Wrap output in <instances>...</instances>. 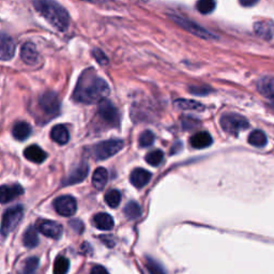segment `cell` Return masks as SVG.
Returning <instances> with one entry per match:
<instances>
[{"instance_id":"1","label":"cell","mask_w":274,"mask_h":274,"mask_svg":"<svg viewBox=\"0 0 274 274\" xmlns=\"http://www.w3.org/2000/svg\"><path fill=\"white\" fill-rule=\"evenodd\" d=\"M109 94L108 84L92 68L85 70L73 91V100L83 104H96Z\"/></svg>"},{"instance_id":"2","label":"cell","mask_w":274,"mask_h":274,"mask_svg":"<svg viewBox=\"0 0 274 274\" xmlns=\"http://www.w3.org/2000/svg\"><path fill=\"white\" fill-rule=\"evenodd\" d=\"M33 7L44 20L59 31H65L70 25V16L65 9L55 0H33Z\"/></svg>"},{"instance_id":"3","label":"cell","mask_w":274,"mask_h":274,"mask_svg":"<svg viewBox=\"0 0 274 274\" xmlns=\"http://www.w3.org/2000/svg\"><path fill=\"white\" fill-rule=\"evenodd\" d=\"M37 107L43 112L47 120L57 117L60 112V101L57 94L53 91H46L37 100Z\"/></svg>"},{"instance_id":"4","label":"cell","mask_w":274,"mask_h":274,"mask_svg":"<svg viewBox=\"0 0 274 274\" xmlns=\"http://www.w3.org/2000/svg\"><path fill=\"white\" fill-rule=\"evenodd\" d=\"M169 17H171L176 24H178L181 28H183L184 30H186L187 32H190L198 37H201V39H204V40H216L217 39L216 35H214L209 30H207L206 28L196 24L195 22L187 20V18H185V17L179 16L177 14H171L169 15Z\"/></svg>"},{"instance_id":"5","label":"cell","mask_w":274,"mask_h":274,"mask_svg":"<svg viewBox=\"0 0 274 274\" xmlns=\"http://www.w3.org/2000/svg\"><path fill=\"white\" fill-rule=\"evenodd\" d=\"M24 215V207L23 206H14L10 209H8L2 220V226H0V232L3 236H8L17 226V224L21 222L22 217Z\"/></svg>"},{"instance_id":"6","label":"cell","mask_w":274,"mask_h":274,"mask_svg":"<svg viewBox=\"0 0 274 274\" xmlns=\"http://www.w3.org/2000/svg\"><path fill=\"white\" fill-rule=\"evenodd\" d=\"M124 146L125 143L121 139L104 140L93 147V155L97 160H106L118 153Z\"/></svg>"},{"instance_id":"7","label":"cell","mask_w":274,"mask_h":274,"mask_svg":"<svg viewBox=\"0 0 274 274\" xmlns=\"http://www.w3.org/2000/svg\"><path fill=\"white\" fill-rule=\"evenodd\" d=\"M220 124L222 129L231 135L238 134L239 132L247 130L250 127L248 119L238 114L224 115L220 120Z\"/></svg>"},{"instance_id":"8","label":"cell","mask_w":274,"mask_h":274,"mask_svg":"<svg viewBox=\"0 0 274 274\" xmlns=\"http://www.w3.org/2000/svg\"><path fill=\"white\" fill-rule=\"evenodd\" d=\"M98 115L106 125L110 127H118L120 124V114L117 107L107 99L99 102Z\"/></svg>"},{"instance_id":"9","label":"cell","mask_w":274,"mask_h":274,"mask_svg":"<svg viewBox=\"0 0 274 274\" xmlns=\"http://www.w3.org/2000/svg\"><path fill=\"white\" fill-rule=\"evenodd\" d=\"M54 208L58 214L69 217L75 214L77 210V203L75 198L70 195H63L56 198L54 202Z\"/></svg>"},{"instance_id":"10","label":"cell","mask_w":274,"mask_h":274,"mask_svg":"<svg viewBox=\"0 0 274 274\" xmlns=\"http://www.w3.org/2000/svg\"><path fill=\"white\" fill-rule=\"evenodd\" d=\"M36 230H39L41 233H43L45 237L52 238L57 240L61 237L63 232L62 225H60L57 222L50 221V220H41L36 223L35 226Z\"/></svg>"},{"instance_id":"11","label":"cell","mask_w":274,"mask_h":274,"mask_svg":"<svg viewBox=\"0 0 274 274\" xmlns=\"http://www.w3.org/2000/svg\"><path fill=\"white\" fill-rule=\"evenodd\" d=\"M16 51L15 42L10 35L0 32V60H11Z\"/></svg>"},{"instance_id":"12","label":"cell","mask_w":274,"mask_h":274,"mask_svg":"<svg viewBox=\"0 0 274 274\" xmlns=\"http://www.w3.org/2000/svg\"><path fill=\"white\" fill-rule=\"evenodd\" d=\"M24 193V188L20 184H4L0 186V203L8 204Z\"/></svg>"},{"instance_id":"13","label":"cell","mask_w":274,"mask_h":274,"mask_svg":"<svg viewBox=\"0 0 274 274\" xmlns=\"http://www.w3.org/2000/svg\"><path fill=\"white\" fill-rule=\"evenodd\" d=\"M89 173V167L86 163L80 164L76 168H74L72 173L63 181V185H73L83 182Z\"/></svg>"},{"instance_id":"14","label":"cell","mask_w":274,"mask_h":274,"mask_svg":"<svg viewBox=\"0 0 274 274\" xmlns=\"http://www.w3.org/2000/svg\"><path fill=\"white\" fill-rule=\"evenodd\" d=\"M254 31L263 40H271L274 35V22L262 20L254 24Z\"/></svg>"},{"instance_id":"15","label":"cell","mask_w":274,"mask_h":274,"mask_svg":"<svg viewBox=\"0 0 274 274\" xmlns=\"http://www.w3.org/2000/svg\"><path fill=\"white\" fill-rule=\"evenodd\" d=\"M21 58L28 65H34L39 61V53L33 43L27 42L21 49Z\"/></svg>"},{"instance_id":"16","label":"cell","mask_w":274,"mask_h":274,"mask_svg":"<svg viewBox=\"0 0 274 274\" xmlns=\"http://www.w3.org/2000/svg\"><path fill=\"white\" fill-rule=\"evenodd\" d=\"M151 180V174L144 168H135L133 172L131 173L130 181L135 187L140 188L144 187L149 183Z\"/></svg>"},{"instance_id":"17","label":"cell","mask_w":274,"mask_h":274,"mask_svg":"<svg viewBox=\"0 0 274 274\" xmlns=\"http://www.w3.org/2000/svg\"><path fill=\"white\" fill-rule=\"evenodd\" d=\"M257 90L262 97L274 104V77H262L259 80Z\"/></svg>"},{"instance_id":"18","label":"cell","mask_w":274,"mask_h":274,"mask_svg":"<svg viewBox=\"0 0 274 274\" xmlns=\"http://www.w3.org/2000/svg\"><path fill=\"white\" fill-rule=\"evenodd\" d=\"M24 156L35 164H41L47 158L45 151L36 145H31L24 150Z\"/></svg>"},{"instance_id":"19","label":"cell","mask_w":274,"mask_h":274,"mask_svg":"<svg viewBox=\"0 0 274 274\" xmlns=\"http://www.w3.org/2000/svg\"><path fill=\"white\" fill-rule=\"evenodd\" d=\"M51 138L59 145H65L68 144L70 139V133L67 127L63 125L55 126L51 131Z\"/></svg>"},{"instance_id":"20","label":"cell","mask_w":274,"mask_h":274,"mask_svg":"<svg viewBox=\"0 0 274 274\" xmlns=\"http://www.w3.org/2000/svg\"><path fill=\"white\" fill-rule=\"evenodd\" d=\"M190 143L195 149H205L212 144V137L208 132H198L191 137Z\"/></svg>"},{"instance_id":"21","label":"cell","mask_w":274,"mask_h":274,"mask_svg":"<svg viewBox=\"0 0 274 274\" xmlns=\"http://www.w3.org/2000/svg\"><path fill=\"white\" fill-rule=\"evenodd\" d=\"M32 132L31 126L25 121H18L12 129V134L15 139L23 141L30 136Z\"/></svg>"},{"instance_id":"22","label":"cell","mask_w":274,"mask_h":274,"mask_svg":"<svg viewBox=\"0 0 274 274\" xmlns=\"http://www.w3.org/2000/svg\"><path fill=\"white\" fill-rule=\"evenodd\" d=\"M93 224L100 230H110L114 227V219L107 213H98L93 216Z\"/></svg>"},{"instance_id":"23","label":"cell","mask_w":274,"mask_h":274,"mask_svg":"<svg viewBox=\"0 0 274 274\" xmlns=\"http://www.w3.org/2000/svg\"><path fill=\"white\" fill-rule=\"evenodd\" d=\"M108 181V173L104 167H99L93 173L92 184L97 190H103Z\"/></svg>"},{"instance_id":"24","label":"cell","mask_w":274,"mask_h":274,"mask_svg":"<svg viewBox=\"0 0 274 274\" xmlns=\"http://www.w3.org/2000/svg\"><path fill=\"white\" fill-rule=\"evenodd\" d=\"M175 106L182 110H192V111H202L204 110V105L197 101L186 100V99H179L175 101Z\"/></svg>"},{"instance_id":"25","label":"cell","mask_w":274,"mask_h":274,"mask_svg":"<svg viewBox=\"0 0 274 274\" xmlns=\"http://www.w3.org/2000/svg\"><path fill=\"white\" fill-rule=\"evenodd\" d=\"M23 242L25 247L28 249H33L39 244V236H37V231L34 226H30V227L25 231Z\"/></svg>"},{"instance_id":"26","label":"cell","mask_w":274,"mask_h":274,"mask_svg":"<svg viewBox=\"0 0 274 274\" xmlns=\"http://www.w3.org/2000/svg\"><path fill=\"white\" fill-rule=\"evenodd\" d=\"M249 143H250V145H252L254 147L260 148V147H263V146L267 145L268 138H267V135L264 134L262 131L255 130L249 136Z\"/></svg>"},{"instance_id":"27","label":"cell","mask_w":274,"mask_h":274,"mask_svg":"<svg viewBox=\"0 0 274 274\" xmlns=\"http://www.w3.org/2000/svg\"><path fill=\"white\" fill-rule=\"evenodd\" d=\"M70 268V261L64 256H58L54 263V274H67Z\"/></svg>"},{"instance_id":"28","label":"cell","mask_w":274,"mask_h":274,"mask_svg":"<svg viewBox=\"0 0 274 274\" xmlns=\"http://www.w3.org/2000/svg\"><path fill=\"white\" fill-rule=\"evenodd\" d=\"M125 214L130 220H136L141 215V208L135 202H130L125 207Z\"/></svg>"},{"instance_id":"29","label":"cell","mask_w":274,"mask_h":274,"mask_svg":"<svg viewBox=\"0 0 274 274\" xmlns=\"http://www.w3.org/2000/svg\"><path fill=\"white\" fill-rule=\"evenodd\" d=\"M216 7V2L215 0H198L196 4V8L198 12H201L202 14H210L214 11V9Z\"/></svg>"},{"instance_id":"30","label":"cell","mask_w":274,"mask_h":274,"mask_svg":"<svg viewBox=\"0 0 274 274\" xmlns=\"http://www.w3.org/2000/svg\"><path fill=\"white\" fill-rule=\"evenodd\" d=\"M164 153L161 150H153L146 155V162L151 166H159L163 162Z\"/></svg>"},{"instance_id":"31","label":"cell","mask_w":274,"mask_h":274,"mask_svg":"<svg viewBox=\"0 0 274 274\" xmlns=\"http://www.w3.org/2000/svg\"><path fill=\"white\" fill-rule=\"evenodd\" d=\"M146 267L151 274H166V271L162 264L151 257L146 258Z\"/></svg>"},{"instance_id":"32","label":"cell","mask_w":274,"mask_h":274,"mask_svg":"<svg viewBox=\"0 0 274 274\" xmlns=\"http://www.w3.org/2000/svg\"><path fill=\"white\" fill-rule=\"evenodd\" d=\"M105 202L110 208H117L121 202V194L117 190H110L105 194Z\"/></svg>"},{"instance_id":"33","label":"cell","mask_w":274,"mask_h":274,"mask_svg":"<svg viewBox=\"0 0 274 274\" xmlns=\"http://www.w3.org/2000/svg\"><path fill=\"white\" fill-rule=\"evenodd\" d=\"M39 267V258L29 257L27 258L23 268V274H33Z\"/></svg>"},{"instance_id":"34","label":"cell","mask_w":274,"mask_h":274,"mask_svg":"<svg viewBox=\"0 0 274 274\" xmlns=\"http://www.w3.org/2000/svg\"><path fill=\"white\" fill-rule=\"evenodd\" d=\"M139 146L143 148H147L153 144L154 134L151 131H144L139 136Z\"/></svg>"},{"instance_id":"35","label":"cell","mask_w":274,"mask_h":274,"mask_svg":"<svg viewBox=\"0 0 274 274\" xmlns=\"http://www.w3.org/2000/svg\"><path fill=\"white\" fill-rule=\"evenodd\" d=\"M92 56H93V57L96 58V60H97L100 64H102V65H105V64L108 63V58L106 57V55L104 54L101 50H98V49L93 50V51H92Z\"/></svg>"},{"instance_id":"36","label":"cell","mask_w":274,"mask_h":274,"mask_svg":"<svg viewBox=\"0 0 274 274\" xmlns=\"http://www.w3.org/2000/svg\"><path fill=\"white\" fill-rule=\"evenodd\" d=\"M190 91L194 94H196V96H206V94H208L210 92V88H208L206 86H192L190 87Z\"/></svg>"},{"instance_id":"37","label":"cell","mask_w":274,"mask_h":274,"mask_svg":"<svg viewBox=\"0 0 274 274\" xmlns=\"http://www.w3.org/2000/svg\"><path fill=\"white\" fill-rule=\"evenodd\" d=\"M70 226L71 228L77 233H82L84 231V224L82 221L80 220H72L70 222Z\"/></svg>"},{"instance_id":"38","label":"cell","mask_w":274,"mask_h":274,"mask_svg":"<svg viewBox=\"0 0 274 274\" xmlns=\"http://www.w3.org/2000/svg\"><path fill=\"white\" fill-rule=\"evenodd\" d=\"M90 274H109L108 271L104 268L103 266H100V264H97V266L92 267Z\"/></svg>"},{"instance_id":"39","label":"cell","mask_w":274,"mask_h":274,"mask_svg":"<svg viewBox=\"0 0 274 274\" xmlns=\"http://www.w3.org/2000/svg\"><path fill=\"white\" fill-rule=\"evenodd\" d=\"M240 2V5L245 7V8H251L255 5H257L259 0H239Z\"/></svg>"},{"instance_id":"40","label":"cell","mask_w":274,"mask_h":274,"mask_svg":"<svg viewBox=\"0 0 274 274\" xmlns=\"http://www.w3.org/2000/svg\"><path fill=\"white\" fill-rule=\"evenodd\" d=\"M84 2H89V3H96V4H100V3H104V2H106V0H84Z\"/></svg>"}]
</instances>
